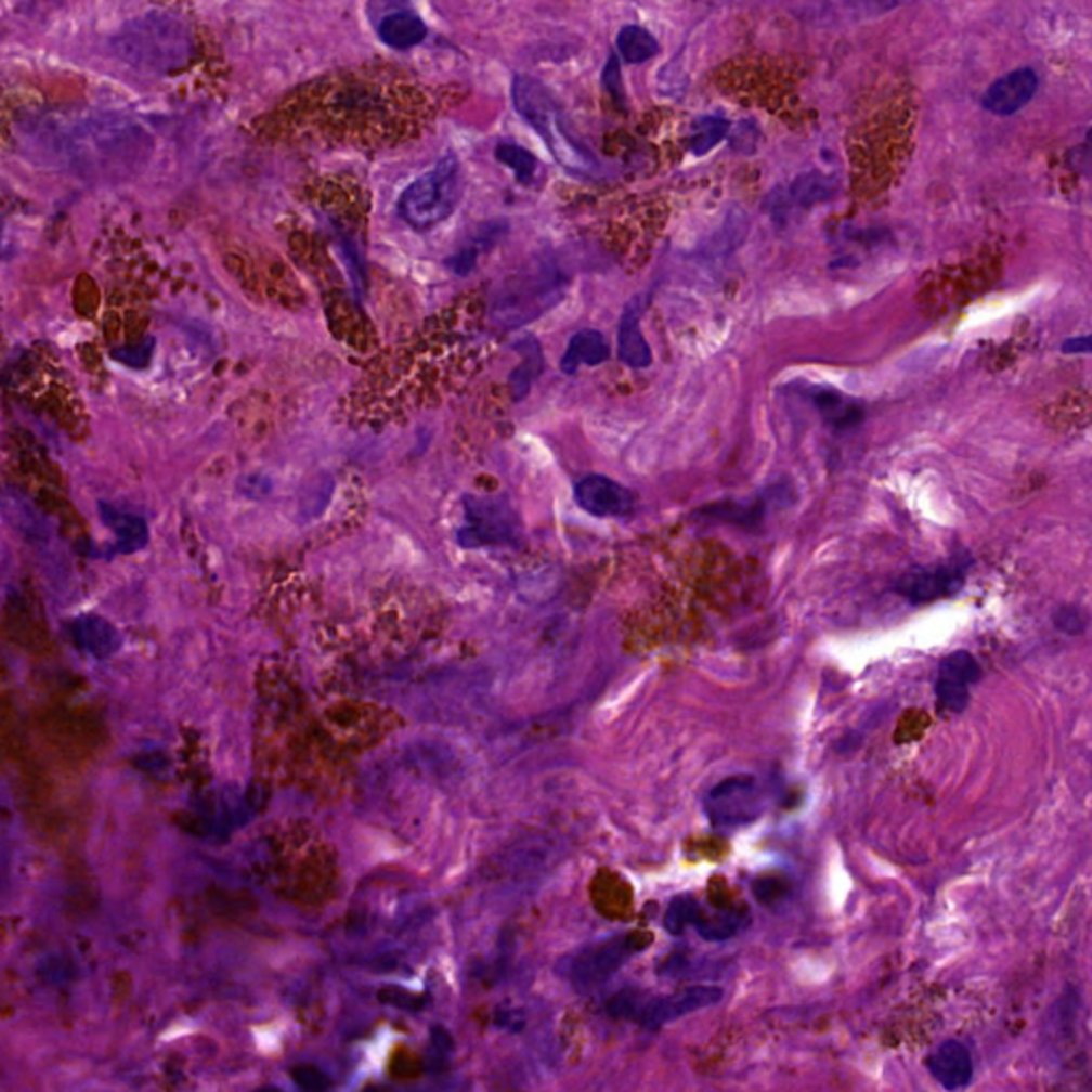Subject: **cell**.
<instances>
[{
	"label": "cell",
	"mask_w": 1092,
	"mask_h": 1092,
	"mask_svg": "<svg viewBox=\"0 0 1092 1092\" xmlns=\"http://www.w3.org/2000/svg\"><path fill=\"white\" fill-rule=\"evenodd\" d=\"M704 517H713V519H724V521H732V523H743V525H753L762 519L764 515V506L762 502L757 504H713L708 508L702 510Z\"/></svg>",
	"instance_id": "obj_27"
},
{
	"label": "cell",
	"mask_w": 1092,
	"mask_h": 1092,
	"mask_svg": "<svg viewBox=\"0 0 1092 1092\" xmlns=\"http://www.w3.org/2000/svg\"><path fill=\"white\" fill-rule=\"evenodd\" d=\"M515 109L541 133L555 160L570 173H592L594 154L574 136L566 114L543 81L530 75H517L512 81Z\"/></svg>",
	"instance_id": "obj_4"
},
{
	"label": "cell",
	"mask_w": 1092,
	"mask_h": 1092,
	"mask_svg": "<svg viewBox=\"0 0 1092 1092\" xmlns=\"http://www.w3.org/2000/svg\"><path fill=\"white\" fill-rule=\"evenodd\" d=\"M700 913H702L700 902L693 896L682 894V896H677L668 905V911H666V918H664V926L673 935H682L689 926H696Z\"/></svg>",
	"instance_id": "obj_25"
},
{
	"label": "cell",
	"mask_w": 1092,
	"mask_h": 1092,
	"mask_svg": "<svg viewBox=\"0 0 1092 1092\" xmlns=\"http://www.w3.org/2000/svg\"><path fill=\"white\" fill-rule=\"evenodd\" d=\"M809 398L823 412V416L836 427H849V425L858 422L862 416V410L858 408L851 400L843 398L838 391L816 387L809 391Z\"/></svg>",
	"instance_id": "obj_19"
},
{
	"label": "cell",
	"mask_w": 1092,
	"mask_h": 1092,
	"mask_svg": "<svg viewBox=\"0 0 1092 1092\" xmlns=\"http://www.w3.org/2000/svg\"><path fill=\"white\" fill-rule=\"evenodd\" d=\"M429 114L420 83L398 68H350L297 88L273 114V136L380 147L420 133Z\"/></svg>",
	"instance_id": "obj_1"
},
{
	"label": "cell",
	"mask_w": 1092,
	"mask_h": 1092,
	"mask_svg": "<svg viewBox=\"0 0 1092 1092\" xmlns=\"http://www.w3.org/2000/svg\"><path fill=\"white\" fill-rule=\"evenodd\" d=\"M642 310H645V297L632 299L619 325V359L634 369L651 365V348L640 334Z\"/></svg>",
	"instance_id": "obj_15"
},
{
	"label": "cell",
	"mask_w": 1092,
	"mask_h": 1092,
	"mask_svg": "<svg viewBox=\"0 0 1092 1092\" xmlns=\"http://www.w3.org/2000/svg\"><path fill=\"white\" fill-rule=\"evenodd\" d=\"M979 677H981V668H979L977 660L966 651H955L939 664L937 679L962 682V685L971 687L973 682L979 681Z\"/></svg>",
	"instance_id": "obj_24"
},
{
	"label": "cell",
	"mask_w": 1092,
	"mask_h": 1092,
	"mask_svg": "<svg viewBox=\"0 0 1092 1092\" xmlns=\"http://www.w3.org/2000/svg\"><path fill=\"white\" fill-rule=\"evenodd\" d=\"M112 52L129 67L167 75L193 58L188 24L169 11H147L129 20L109 41Z\"/></svg>",
	"instance_id": "obj_3"
},
{
	"label": "cell",
	"mask_w": 1092,
	"mask_h": 1092,
	"mask_svg": "<svg viewBox=\"0 0 1092 1092\" xmlns=\"http://www.w3.org/2000/svg\"><path fill=\"white\" fill-rule=\"evenodd\" d=\"M722 999L724 990L715 986H693L655 999H642L638 992H621L611 999L609 1012L616 1018H632L649 1028H660L698 1010L713 1007Z\"/></svg>",
	"instance_id": "obj_7"
},
{
	"label": "cell",
	"mask_w": 1092,
	"mask_h": 1092,
	"mask_svg": "<svg viewBox=\"0 0 1092 1092\" xmlns=\"http://www.w3.org/2000/svg\"><path fill=\"white\" fill-rule=\"evenodd\" d=\"M602 81L607 86V90L611 92L616 103H623V88H621V70H619V61L616 56H611L607 67H604V75H602Z\"/></svg>",
	"instance_id": "obj_33"
},
{
	"label": "cell",
	"mask_w": 1092,
	"mask_h": 1092,
	"mask_svg": "<svg viewBox=\"0 0 1092 1092\" xmlns=\"http://www.w3.org/2000/svg\"><path fill=\"white\" fill-rule=\"evenodd\" d=\"M743 926L745 918L739 913H719L715 918H704V913H700L693 928H698V933L708 941H726L732 935H737Z\"/></svg>",
	"instance_id": "obj_26"
},
{
	"label": "cell",
	"mask_w": 1092,
	"mask_h": 1092,
	"mask_svg": "<svg viewBox=\"0 0 1092 1092\" xmlns=\"http://www.w3.org/2000/svg\"><path fill=\"white\" fill-rule=\"evenodd\" d=\"M154 348H156V341L145 340L141 343H133V346H125L120 350L114 352V359L129 365V367H145L154 354Z\"/></svg>",
	"instance_id": "obj_29"
},
{
	"label": "cell",
	"mask_w": 1092,
	"mask_h": 1092,
	"mask_svg": "<svg viewBox=\"0 0 1092 1092\" xmlns=\"http://www.w3.org/2000/svg\"><path fill=\"white\" fill-rule=\"evenodd\" d=\"M757 141H759L757 127L750 120H741L734 129V135H732V147L743 154H753L757 147Z\"/></svg>",
	"instance_id": "obj_31"
},
{
	"label": "cell",
	"mask_w": 1092,
	"mask_h": 1092,
	"mask_svg": "<svg viewBox=\"0 0 1092 1092\" xmlns=\"http://www.w3.org/2000/svg\"><path fill=\"white\" fill-rule=\"evenodd\" d=\"M964 585V568L958 561L922 566L905 572L896 592L911 604H926L958 594Z\"/></svg>",
	"instance_id": "obj_10"
},
{
	"label": "cell",
	"mask_w": 1092,
	"mask_h": 1092,
	"mask_svg": "<svg viewBox=\"0 0 1092 1092\" xmlns=\"http://www.w3.org/2000/svg\"><path fill=\"white\" fill-rule=\"evenodd\" d=\"M768 794L753 777H730L711 788L704 809L715 828H741L759 818Z\"/></svg>",
	"instance_id": "obj_8"
},
{
	"label": "cell",
	"mask_w": 1092,
	"mask_h": 1092,
	"mask_svg": "<svg viewBox=\"0 0 1092 1092\" xmlns=\"http://www.w3.org/2000/svg\"><path fill=\"white\" fill-rule=\"evenodd\" d=\"M611 350H609V343L604 340V336L600 332H594V329H585V332H578L570 343H568V350L563 352V359H561V369L563 374H576V369L581 365H600L609 359Z\"/></svg>",
	"instance_id": "obj_17"
},
{
	"label": "cell",
	"mask_w": 1092,
	"mask_h": 1092,
	"mask_svg": "<svg viewBox=\"0 0 1092 1092\" xmlns=\"http://www.w3.org/2000/svg\"><path fill=\"white\" fill-rule=\"evenodd\" d=\"M1063 352L1067 354H1089L1091 352V338L1084 336V338H1076V340H1067L1063 343Z\"/></svg>",
	"instance_id": "obj_34"
},
{
	"label": "cell",
	"mask_w": 1092,
	"mask_h": 1092,
	"mask_svg": "<svg viewBox=\"0 0 1092 1092\" xmlns=\"http://www.w3.org/2000/svg\"><path fill=\"white\" fill-rule=\"evenodd\" d=\"M464 193L459 158L448 152L433 169L414 180L400 197V216L416 231H429L444 222L459 205Z\"/></svg>",
	"instance_id": "obj_6"
},
{
	"label": "cell",
	"mask_w": 1092,
	"mask_h": 1092,
	"mask_svg": "<svg viewBox=\"0 0 1092 1092\" xmlns=\"http://www.w3.org/2000/svg\"><path fill=\"white\" fill-rule=\"evenodd\" d=\"M642 948L645 944H640L634 935H619L576 952L570 958L566 973L576 988H594L611 979Z\"/></svg>",
	"instance_id": "obj_9"
},
{
	"label": "cell",
	"mask_w": 1092,
	"mask_h": 1092,
	"mask_svg": "<svg viewBox=\"0 0 1092 1092\" xmlns=\"http://www.w3.org/2000/svg\"><path fill=\"white\" fill-rule=\"evenodd\" d=\"M566 277L555 268L538 263L525 272L506 277L489 301L493 323L515 329L543 316L563 295Z\"/></svg>",
	"instance_id": "obj_5"
},
{
	"label": "cell",
	"mask_w": 1092,
	"mask_h": 1092,
	"mask_svg": "<svg viewBox=\"0 0 1092 1092\" xmlns=\"http://www.w3.org/2000/svg\"><path fill=\"white\" fill-rule=\"evenodd\" d=\"M517 350H521V354L525 356L523 365L517 367L512 372V378H510V387H512V393H515V400H521L528 395L532 382L536 380V376L543 372L545 367V361H543V350H541V343L534 340V338H525V341L517 343Z\"/></svg>",
	"instance_id": "obj_20"
},
{
	"label": "cell",
	"mask_w": 1092,
	"mask_h": 1092,
	"mask_svg": "<svg viewBox=\"0 0 1092 1092\" xmlns=\"http://www.w3.org/2000/svg\"><path fill=\"white\" fill-rule=\"evenodd\" d=\"M836 195V180L828 178L819 171H811L807 176H801L792 186L785 191H777L768 199V209L775 216V220H783L792 207H811V205L823 204Z\"/></svg>",
	"instance_id": "obj_13"
},
{
	"label": "cell",
	"mask_w": 1092,
	"mask_h": 1092,
	"mask_svg": "<svg viewBox=\"0 0 1092 1092\" xmlns=\"http://www.w3.org/2000/svg\"><path fill=\"white\" fill-rule=\"evenodd\" d=\"M495 156L502 165H506L515 171V176L521 184H534L536 173L541 169V162L530 150L515 145V143H497Z\"/></svg>",
	"instance_id": "obj_22"
},
{
	"label": "cell",
	"mask_w": 1092,
	"mask_h": 1092,
	"mask_svg": "<svg viewBox=\"0 0 1092 1092\" xmlns=\"http://www.w3.org/2000/svg\"><path fill=\"white\" fill-rule=\"evenodd\" d=\"M295 1084L306 1092H325L329 1089V1078L314 1065H297L290 1071Z\"/></svg>",
	"instance_id": "obj_28"
},
{
	"label": "cell",
	"mask_w": 1092,
	"mask_h": 1092,
	"mask_svg": "<svg viewBox=\"0 0 1092 1092\" xmlns=\"http://www.w3.org/2000/svg\"><path fill=\"white\" fill-rule=\"evenodd\" d=\"M1056 627H1061L1067 634H1080L1087 629V619L1080 614L1078 609H1061L1056 616Z\"/></svg>",
	"instance_id": "obj_32"
},
{
	"label": "cell",
	"mask_w": 1092,
	"mask_h": 1092,
	"mask_svg": "<svg viewBox=\"0 0 1092 1092\" xmlns=\"http://www.w3.org/2000/svg\"><path fill=\"white\" fill-rule=\"evenodd\" d=\"M1039 88V77L1032 68H1016L997 79L984 92V107L994 116H1014L1030 103Z\"/></svg>",
	"instance_id": "obj_12"
},
{
	"label": "cell",
	"mask_w": 1092,
	"mask_h": 1092,
	"mask_svg": "<svg viewBox=\"0 0 1092 1092\" xmlns=\"http://www.w3.org/2000/svg\"><path fill=\"white\" fill-rule=\"evenodd\" d=\"M259 1092H280V1091H277V1089H263V1091Z\"/></svg>",
	"instance_id": "obj_35"
},
{
	"label": "cell",
	"mask_w": 1092,
	"mask_h": 1092,
	"mask_svg": "<svg viewBox=\"0 0 1092 1092\" xmlns=\"http://www.w3.org/2000/svg\"><path fill=\"white\" fill-rule=\"evenodd\" d=\"M20 135L35 160L83 176L135 171L150 152L143 129L120 114H35L20 125Z\"/></svg>",
	"instance_id": "obj_2"
},
{
	"label": "cell",
	"mask_w": 1092,
	"mask_h": 1092,
	"mask_svg": "<svg viewBox=\"0 0 1092 1092\" xmlns=\"http://www.w3.org/2000/svg\"><path fill=\"white\" fill-rule=\"evenodd\" d=\"M378 35L393 50H410V48H416L418 43L425 41L427 26L416 13L404 9V11L387 13L378 22Z\"/></svg>",
	"instance_id": "obj_16"
},
{
	"label": "cell",
	"mask_w": 1092,
	"mask_h": 1092,
	"mask_svg": "<svg viewBox=\"0 0 1092 1092\" xmlns=\"http://www.w3.org/2000/svg\"><path fill=\"white\" fill-rule=\"evenodd\" d=\"M730 131V122L719 116H704L693 120L691 125V135H689V150L696 156L708 154L717 143H722Z\"/></svg>",
	"instance_id": "obj_21"
},
{
	"label": "cell",
	"mask_w": 1092,
	"mask_h": 1092,
	"mask_svg": "<svg viewBox=\"0 0 1092 1092\" xmlns=\"http://www.w3.org/2000/svg\"><path fill=\"white\" fill-rule=\"evenodd\" d=\"M380 1001L387 1005L400 1007V1010H422V1005H425L422 997L412 994L408 990H400V988H382Z\"/></svg>",
	"instance_id": "obj_30"
},
{
	"label": "cell",
	"mask_w": 1092,
	"mask_h": 1092,
	"mask_svg": "<svg viewBox=\"0 0 1092 1092\" xmlns=\"http://www.w3.org/2000/svg\"><path fill=\"white\" fill-rule=\"evenodd\" d=\"M926 1067L931 1076L946 1089L958 1092L966 1089L973 1080V1058L964 1043L948 1039L928 1056Z\"/></svg>",
	"instance_id": "obj_14"
},
{
	"label": "cell",
	"mask_w": 1092,
	"mask_h": 1092,
	"mask_svg": "<svg viewBox=\"0 0 1092 1092\" xmlns=\"http://www.w3.org/2000/svg\"><path fill=\"white\" fill-rule=\"evenodd\" d=\"M576 504L600 519L627 517L634 510V495L613 478L592 474L574 486Z\"/></svg>",
	"instance_id": "obj_11"
},
{
	"label": "cell",
	"mask_w": 1092,
	"mask_h": 1092,
	"mask_svg": "<svg viewBox=\"0 0 1092 1092\" xmlns=\"http://www.w3.org/2000/svg\"><path fill=\"white\" fill-rule=\"evenodd\" d=\"M506 231V224H486L482 233L474 237L464 250H459L453 259H448V268L457 275H468L477 265L478 255L489 248L502 233Z\"/></svg>",
	"instance_id": "obj_23"
},
{
	"label": "cell",
	"mask_w": 1092,
	"mask_h": 1092,
	"mask_svg": "<svg viewBox=\"0 0 1092 1092\" xmlns=\"http://www.w3.org/2000/svg\"><path fill=\"white\" fill-rule=\"evenodd\" d=\"M616 50L629 65L651 61L660 52L658 39L642 26H623L616 37Z\"/></svg>",
	"instance_id": "obj_18"
}]
</instances>
